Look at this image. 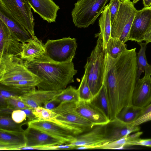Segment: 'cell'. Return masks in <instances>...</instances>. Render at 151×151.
Wrapping results in <instances>:
<instances>
[{"label":"cell","instance_id":"36","mask_svg":"<svg viewBox=\"0 0 151 151\" xmlns=\"http://www.w3.org/2000/svg\"><path fill=\"white\" fill-rule=\"evenodd\" d=\"M120 0H110L108 4L111 24L114 20L119 11Z\"/></svg>","mask_w":151,"mask_h":151},{"label":"cell","instance_id":"14","mask_svg":"<svg viewBox=\"0 0 151 151\" xmlns=\"http://www.w3.org/2000/svg\"><path fill=\"white\" fill-rule=\"evenodd\" d=\"M28 126L37 129L51 136L69 143L74 138L75 135L66 128L52 122L37 119L28 121Z\"/></svg>","mask_w":151,"mask_h":151},{"label":"cell","instance_id":"16","mask_svg":"<svg viewBox=\"0 0 151 151\" xmlns=\"http://www.w3.org/2000/svg\"><path fill=\"white\" fill-rule=\"evenodd\" d=\"M24 134L26 147L50 146L66 144L62 140L29 126L24 130Z\"/></svg>","mask_w":151,"mask_h":151},{"label":"cell","instance_id":"47","mask_svg":"<svg viewBox=\"0 0 151 151\" xmlns=\"http://www.w3.org/2000/svg\"><path fill=\"white\" fill-rule=\"evenodd\" d=\"M150 111H151V103L147 106L142 108L141 116Z\"/></svg>","mask_w":151,"mask_h":151},{"label":"cell","instance_id":"29","mask_svg":"<svg viewBox=\"0 0 151 151\" xmlns=\"http://www.w3.org/2000/svg\"><path fill=\"white\" fill-rule=\"evenodd\" d=\"M127 46L119 39L111 37L108 42L105 52L111 56L115 58L127 50Z\"/></svg>","mask_w":151,"mask_h":151},{"label":"cell","instance_id":"6","mask_svg":"<svg viewBox=\"0 0 151 151\" xmlns=\"http://www.w3.org/2000/svg\"><path fill=\"white\" fill-rule=\"evenodd\" d=\"M39 78L25 65L20 57L8 55L0 57V83Z\"/></svg>","mask_w":151,"mask_h":151},{"label":"cell","instance_id":"1","mask_svg":"<svg viewBox=\"0 0 151 151\" xmlns=\"http://www.w3.org/2000/svg\"><path fill=\"white\" fill-rule=\"evenodd\" d=\"M136 50V48L127 49L115 58L105 52L103 84L109 98L113 119L124 108L132 105L137 75Z\"/></svg>","mask_w":151,"mask_h":151},{"label":"cell","instance_id":"11","mask_svg":"<svg viewBox=\"0 0 151 151\" xmlns=\"http://www.w3.org/2000/svg\"><path fill=\"white\" fill-rule=\"evenodd\" d=\"M76 110L81 116L94 125H106L110 122L106 114L93 100L79 101L76 103Z\"/></svg>","mask_w":151,"mask_h":151},{"label":"cell","instance_id":"12","mask_svg":"<svg viewBox=\"0 0 151 151\" xmlns=\"http://www.w3.org/2000/svg\"><path fill=\"white\" fill-rule=\"evenodd\" d=\"M151 25V6L137 10L131 29L129 40L137 43L143 41L144 36Z\"/></svg>","mask_w":151,"mask_h":151},{"label":"cell","instance_id":"13","mask_svg":"<svg viewBox=\"0 0 151 151\" xmlns=\"http://www.w3.org/2000/svg\"><path fill=\"white\" fill-rule=\"evenodd\" d=\"M22 43L12 34L9 28L0 19V57L11 55L20 57Z\"/></svg>","mask_w":151,"mask_h":151},{"label":"cell","instance_id":"5","mask_svg":"<svg viewBox=\"0 0 151 151\" xmlns=\"http://www.w3.org/2000/svg\"><path fill=\"white\" fill-rule=\"evenodd\" d=\"M110 0H78L71 14L73 22L79 28L93 24Z\"/></svg>","mask_w":151,"mask_h":151},{"label":"cell","instance_id":"19","mask_svg":"<svg viewBox=\"0 0 151 151\" xmlns=\"http://www.w3.org/2000/svg\"><path fill=\"white\" fill-rule=\"evenodd\" d=\"M63 90H37L35 88L19 97L26 104L34 109L42 106V104L59 94Z\"/></svg>","mask_w":151,"mask_h":151},{"label":"cell","instance_id":"20","mask_svg":"<svg viewBox=\"0 0 151 151\" xmlns=\"http://www.w3.org/2000/svg\"><path fill=\"white\" fill-rule=\"evenodd\" d=\"M26 145L24 132L0 129V150H18Z\"/></svg>","mask_w":151,"mask_h":151},{"label":"cell","instance_id":"26","mask_svg":"<svg viewBox=\"0 0 151 151\" xmlns=\"http://www.w3.org/2000/svg\"><path fill=\"white\" fill-rule=\"evenodd\" d=\"M93 100L102 109L110 121L113 119L112 112L108 94L103 84Z\"/></svg>","mask_w":151,"mask_h":151},{"label":"cell","instance_id":"25","mask_svg":"<svg viewBox=\"0 0 151 151\" xmlns=\"http://www.w3.org/2000/svg\"><path fill=\"white\" fill-rule=\"evenodd\" d=\"M142 133V132L138 131L132 134H129L119 139L109 142L100 147L99 149H123L125 146H130L131 143L132 142L139 138Z\"/></svg>","mask_w":151,"mask_h":151},{"label":"cell","instance_id":"33","mask_svg":"<svg viewBox=\"0 0 151 151\" xmlns=\"http://www.w3.org/2000/svg\"><path fill=\"white\" fill-rule=\"evenodd\" d=\"M32 112L37 120L48 121L55 123L57 115L51 110L39 106L33 109Z\"/></svg>","mask_w":151,"mask_h":151},{"label":"cell","instance_id":"32","mask_svg":"<svg viewBox=\"0 0 151 151\" xmlns=\"http://www.w3.org/2000/svg\"><path fill=\"white\" fill-rule=\"evenodd\" d=\"M77 90L79 101H91L93 100L94 97L88 84L87 76L85 73L81 78Z\"/></svg>","mask_w":151,"mask_h":151},{"label":"cell","instance_id":"31","mask_svg":"<svg viewBox=\"0 0 151 151\" xmlns=\"http://www.w3.org/2000/svg\"><path fill=\"white\" fill-rule=\"evenodd\" d=\"M28 121L23 122L21 123L15 122L11 116L7 115H1L0 116V129L4 130L24 132L22 126L27 124Z\"/></svg>","mask_w":151,"mask_h":151},{"label":"cell","instance_id":"30","mask_svg":"<svg viewBox=\"0 0 151 151\" xmlns=\"http://www.w3.org/2000/svg\"><path fill=\"white\" fill-rule=\"evenodd\" d=\"M41 82V80L39 78L22 80L0 84L19 90L29 91L36 88L37 85Z\"/></svg>","mask_w":151,"mask_h":151},{"label":"cell","instance_id":"34","mask_svg":"<svg viewBox=\"0 0 151 151\" xmlns=\"http://www.w3.org/2000/svg\"><path fill=\"white\" fill-rule=\"evenodd\" d=\"M0 95L7 99L12 96H20L29 91L19 90L0 84Z\"/></svg>","mask_w":151,"mask_h":151},{"label":"cell","instance_id":"4","mask_svg":"<svg viewBox=\"0 0 151 151\" xmlns=\"http://www.w3.org/2000/svg\"><path fill=\"white\" fill-rule=\"evenodd\" d=\"M77 103H61L51 110L57 115L55 123L66 128L75 136L88 131L94 126L77 112Z\"/></svg>","mask_w":151,"mask_h":151},{"label":"cell","instance_id":"3","mask_svg":"<svg viewBox=\"0 0 151 151\" xmlns=\"http://www.w3.org/2000/svg\"><path fill=\"white\" fill-rule=\"evenodd\" d=\"M96 45L84 66L87 81L94 98L103 85L105 51L102 38L98 33Z\"/></svg>","mask_w":151,"mask_h":151},{"label":"cell","instance_id":"37","mask_svg":"<svg viewBox=\"0 0 151 151\" xmlns=\"http://www.w3.org/2000/svg\"><path fill=\"white\" fill-rule=\"evenodd\" d=\"M11 116L12 119L17 123H21L26 120L27 117L25 112L22 109L14 110Z\"/></svg>","mask_w":151,"mask_h":151},{"label":"cell","instance_id":"21","mask_svg":"<svg viewBox=\"0 0 151 151\" xmlns=\"http://www.w3.org/2000/svg\"><path fill=\"white\" fill-rule=\"evenodd\" d=\"M108 138L109 142L119 139L132 133L140 130L139 126L123 122L117 118L110 121L107 124Z\"/></svg>","mask_w":151,"mask_h":151},{"label":"cell","instance_id":"35","mask_svg":"<svg viewBox=\"0 0 151 151\" xmlns=\"http://www.w3.org/2000/svg\"><path fill=\"white\" fill-rule=\"evenodd\" d=\"M6 102L7 106L14 110L32 109L23 101L19 96L9 97L6 99Z\"/></svg>","mask_w":151,"mask_h":151},{"label":"cell","instance_id":"7","mask_svg":"<svg viewBox=\"0 0 151 151\" xmlns=\"http://www.w3.org/2000/svg\"><path fill=\"white\" fill-rule=\"evenodd\" d=\"M137 10L129 0H120L118 12L111 24V37L125 43L129 40L132 25Z\"/></svg>","mask_w":151,"mask_h":151},{"label":"cell","instance_id":"9","mask_svg":"<svg viewBox=\"0 0 151 151\" xmlns=\"http://www.w3.org/2000/svg\"><path fill=\"white\" fill-rule=\"evenodd\" d=\"M0 5L19 22L32 38L36 37L32 8L26 0H0Z\"/></svg>","mask_w":151,"mask_h":151},{"label":"cell","instance_id":"40","mask_svg":"<svg viewBox=\"0 0 151 151\" xmlns=\"http://www.w3.org/2000/svg\"><path fill=\"white\" fill-rule=\"evenodd\" d=\"M76 147L69 143H66L55 145V150L75 149Z\"/></svg>","mask_w":151,"mask_h":151},{"label":"cell","instance_id":"44","mask_svg":"<svg viewBox=\"0 0 151 151\" xmlns=\"http://www.w3.org/2000/svg\"><path fill=\"white\" fill-rule=\"evenodd\" d=\"M143 41L147 44L151 42V25L148 28L144 36Z\"/></svg>","mask_w":151,"mask_h":151},{"label":"cell","instance_id":"2","mask_svg":"<svg viewBox=\"0 0 151 151\" xmlns=\"http://www.w3.org/2000/svg\"><path fill=\"white\" fill-rule=\"evenodd\" d=\"M23 62L29 70L41 80L36 87L38 90H63L69 84L74 82L73 77L77 73L73 61L57 63L47 55L23 60Z\"/></svg>","mask_w":151,"mask_h":151},{"label":"cell","instance_id":"45","mask_svg":"<svg viewBox=\"0 0 151 151\" xmlns=\"http://www.w3.org/2000/svg\"><path fill=\"white\" fill-rule=\"evenodd\" d=\"M0 108H4L7 106L6 99L0 95Z\"/></svg>","mask_w":151,"mask_h":151},{"label":"cell","instance_id":"23","mask_svg":"<svg viewBox=\"0 0 151 151\" xmlns=\"http://www.w3.org/2000/svg\"><path fill=\"white\" fill-rule=\"evenodd\" d=\"M100 31L98 33L101 36L104 50L106 49L108 42L111 37V23L109 9L107 4L101 14L99 19Z\"/></svg>","mask_w":151,"mask_h":151},{"label":"cell","instance_id":"43","mask_svg":"<svg viewBox=\"0 0 151 151\" xmlns=\"http://www.w3.org/2000/svg\"><path fill=\"white\" fill-rule=\"evenodd\" d=\"M57 104L51 100L46 102L43 104V107L45 109L52 110L55 108L56 104Z\"/></svg>","mask_w":151,"mask_h":151},{"label":"cell","instance_id":"8","mask_svg":"<svg viewBox=\"0 0 151 151\" xmlns=\"http://www.w3.org/2000/svg\"><path fill=\"white\" fill-rule=\"evenodd\" d=\"M76 41L75 38L70 37L55 40L48 39L45 44L47 55L57 63L72 61L77 46Z\"/></svg>","mask_w":151,"mask_h":151},{"label":"cell","instance_id":"17","mask_svg":"<svg viewBox=\"0 0 151 151\" xmlns=\"http://www.w3.org/2000/svg\"><path fill=\"white\" fill-rule=\"evenodd\" d=\"M34 12L48 23L55 22L59 6L52 0H26Z\"/></svg>","mask_w":151,"mask_h":151},{"label":"cell","instance_id":"22","mask_svg":"<svg viewBox=\"0 0 151 151\" xmlns=\"http://www.w3.org/2000/svg\"><path fill=\"white\" fill-rule=\"evenodd\" d=\"M47 55L45 44L36 36L22 43L20 56L23 60H29Z\"/></svg>","mask_w":151,"mask_h":151},{"label":"cell","instance_id":"27","mask_svg":"<svg viewBox=\"0 0 151 151\" xmlns=\"http://www.w3.org/2000/svg\"><path fill=\"white\" fill-rule=\"evenodd\" d=\"M142 108L133 105L125 107L116 118L126 123L131 124L141 115Z\"/></svg>","mask_w":151,"mask_h":151},{"label":"cell","instance_id":"24","mask_svg":"<svg viewBox=\"0 0 151 151\" xmlns=\"http://www.w3.org/2000/svg\"><path fill=\"white\" fill-rule=\"evenodd\" d=\"M140 46V49L137 53V81L140 78L142 73L151 74V65L148 63L146 55L147 44L145 42L137 43Z\"/></svg>","mask_w":151,"mask_h":151},{"label":"cell","instance_id":"41","mask_svg":"<svg viewBox=\"0 0 151 151\" xmlns=\"http://www.w3.org/2000/svg\"><path fill=\"white\" fill-rule=\"evenodd\" d=\"M22 110L25 112L27 117L29 121L37 119L32 112L33 109H26Z\"/></svg>","mask_w":151,"mask_h":151},{"label":"cell","instance_id":"39","mask_svg":"<svg viewBox=\"0 0 151 151\" xmlns=\"http://www.w3.org/2000/svg\"><path fill=\"white\" fill-rule=\"evenodd\" d=\"M141 145L151 147V139H141L140 138L132 142L130 146Z\"/></svg>","mask_w":151,"mask_h":151},{"label":"cell","instance_id":"18","mask_svg":"<svg viewBox=\"0 0 151 151\" xmlns=\"http://www.w3.org/2000/svg\"><path fill=\"white\" fill-rule=\"evenodd\" d=\"M0 19L6 24L12 35L22 43L32 37L27 30L1 5Z\"/></svg>","mask_w":151,"mask_h":151},{"label":"cell","instance_id":"10","mask_svg":"<svg viewBox=\"0 0 151 151\" xmlns=\"http://www.w3.org/2000/svg\"><path fill=\"white\" fill-rule=\"evenodd\" d=\"M109 142L106 124L94 125L88 131L75 136L69 143L76 147L85 146L88 149H99Z\"/></svg>","mask_w":151,"mask_h":151},{"label":"cell","instance_id":"38","mask_svg":"<svg viewBox=\"0 0 151 151\" xmlns=\"http://www.w3.org/2000/svg\"><path fill=\"white\" fill-rule=\"evenodd\" d=\"M151 120V111L139 116L132 124L133 126H137Z\"/></svg>","mask_w":151,"mask_h":151},{"label":"cell","instance_id":"15","mask_svg":"<svg viewBox=\"0 0 151 151\" xmlns=\"http://www.w3.org/2000/svg\"><path fill=\"white\" fill-rule=\"evenodd\" d=\"M151 74L145 73L137 81L133 91L132 105L143 108L151 103Z\"/></svg>","mask_w":151,"mask_h":151},{"label":"cell","instance_id":"42","mask_svg":"<svg viewBox=\"0 0 151 151\" xmlns=\"http://www.w3.org/2000/svg\"><path fill=\"white\" fill-rule=\"evenodd\" d=\"M14 110L8 106L0 108V115L10 116Z\"/></svg>","mask_w":151,"mask_h":151},{"label":"cell","instance_id":"28","mask_svg":"<svg viewBox=\"0 0 151 151\" xmlns=\"http://www.w3.org/2000/svg\"><path fill=\"white\" fill-rule=\"evenodd\" d=\"M51 100L59 104L64 102H77L79 101L78 90L69 86Z\"/></svg>","mask_w":151,"mask_h":151},{"label":"cell","instance_id":"46","mask_svg":"<svg viewBox=\"0 0 151 151\" xmlns=\"http://www.w3.org/2000/svg\"><path fill=\"white\" fill-rule=\"evenodd\" d=\"M140 0H133L132 1L134 4H135ZM144 7H148L151 6V0H142Z\"/></svg>","mask_w":151,"mask_h":151}]
</instances>
